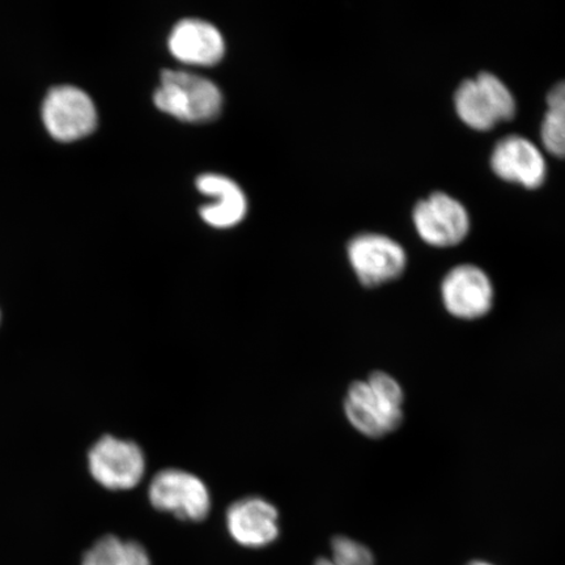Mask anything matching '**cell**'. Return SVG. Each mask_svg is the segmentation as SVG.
I'll list each match as a JSON object with an SVG mask.
<instances>
[{
    "mask_svg": "<svg viewBox=\"0 0 565 565\" xmlns=\"http://www.w3.org/2000/svg\"><path fill=\"white\" fill-rule=\"evenodd\" d=\"M405 392L392 374L374 371L365 381L351 384L344 414L351 426L370 439L395 433L405 420Z\"/></svg>",
    "mask_w": 565,
    "mask_h": 565,
    "instance_id": "6da1fadb",
    "label": "cell"
},
{
    "mask_svg": "<svg viewBox=\"0 0 565 565\" xmlns=\"http://www.w3.org/2000/svg\"><path fill=\"white\" fill-rule=\"evenodd\" d=\"M153 102L158 109L180 121L206 124L221 115L223 96L206 77L167 70L161 75Z\"/></svg>",
    "mask_w": 565,
    "mask_h": 565,
    "instance_id": "7a4b0ae2",
    "label": "cell"
},
{
    "mask_svg": "<svg viewBox=\"0 0 565 565\" xmlns=\"http://www.w3.org/2000/svg\"><path fill=\"white\" fill-rule=\"evenodd\" d=\"M455 106L461 121L478 131H489L499 122H510L515 115L512 92L491 73H480L477 79L459 84Z\"/></svg>",
    "mask_w": 565,
    "mask_h": 565,
    "instance_id": "3957f363",
    "label": "cell"
},
{
    "mask_svg": "<svg viewBox=\"0 0 565 565\" xmlns=\"http://www.w3.org/2000/svg\"><path fill=\"white\" fill-rule=\"evenodd\" d=\"M154 510L171 513L183 521L201 522L211 511V493L206 483L192 472L166 469L158 472L148 489Z\"/></svg>",
    "mask_w": 565,
    "mask_h": 565,
    "instance_id": "277c9868",
    "label": "cell"
},
{
    "mask_svg": "<svg viewBox=\"0 0 565 565\" xmlns=\"http://www.w3.org/2000/svg\"><path fill=\"white\" fill-rule=\"evenodd\" d=\"M88 468L90 476L104 489L132 490L146 475V455L137 443L104 436L89 450Z\"/></svg>",
    "mask_w": 565,
    "mask_h": 565,
    "instance_id": "5b68a950",
    "label": "cell"
},
{
    "mask_svg": "<svg viewBox=\"0 0 565 565\" xmlns=\"http://www.w3.org/2000/svg\"><path fill=\"white\" fill-rule=\"evenodd\" d=\"M348 254L353 271L366 288H376L399 279L407 266L404 247L376 233L353 237Z\"/></svg>",
    "mask_w": 565,
    "mask_h": 565,
    "instance_id": "8992f818",
    "label": "cell"
},
{
    "mask_svg": "<svg viewBox=\"0 0 565 565\" xmlns=\"http://www.w3.org/2000/svg\"><path fill=\"white\" fill-rule=\"evenodd\" d=\"M441 300L451 317L462 321L480 320L493 308L492 281L478 266H456L443 279Z\"/></svg>",
    "mask_w": 565,
    "mask_h": 565,
    "instance_id": "52a82bcc",
    "label": "cell"
},
{
    "mask_svg": "<svg viewBox=\"0 0 565 565\" xmlns=\"http://www.w3.org/2000/svg\"><path fill=\"white\" fill-rule=\"evenodd\" d=\"M413 221L423 242L436 247L461 244L470 231L468 211L455 198L440 192L416 203Z\"/></svg>",
    "mask_w": 565,
    "mask_h": 565,
    "instance_id": "ba28073f",
    "label": "cell"
},
{
    "mask_svg": "<svg viewBox=\"0 0 565 565\" xmlns=\"http://www.w3.org/2000/svg\"><path fill=\"white\" fill-rule=\"evenodd\" d=\"M42 118L49 132L61 141L82 139L94 132L97 111L90 97L79 88H53L45 98Z\"/></svg>",
    "mask_w": 565,
    "mask_h": 565,
    "instance_id": "9c48e42d",
    "label": "cell"
},
{
    "mask_svg": "<svg viewBox=\"0 0 565 565\" xmlns=\"http://www.w3.org/2000/svg\"><path fill=\"white\" fill-rule=\"evenodd\" d=\"M491 168L499 179L539 189L545 183L546 160L532 141L520 136L500 139L491 154Z\"/></svg>",
    "mask_w": 565,
    "mask_h": 565,
    "instance_id": "30bf717a",
    "label": "cell"
},
{
    "mask_svg": "<svg viewBox=\"0 0 565 565\" xmlns=\"http://www.w3.org/2000/svg\"><path fill=\"white\" fill-rule=\"evenodd\" d=\"M228 533L238 545L260 548L279 536V512L270 501L258 497L233 503L225 515Z\"/></svg>",
    "mask_w": 565,
    "mask_h": 565,
    "instance_id": "8fae6325",
    "label": "cell"
},
{
    "mask_svg": "<svg viewBox=\"0 0 565 565\" xmlns=\"http://www.w3.org/2000/svg\"><path fill=\"white\" fill-rule=\"evenodd\" d=\"M169 49L186 65L214 66L225 52L223 35L207 21L188 19L173 28Z\"/></svg>",
    "mask_w": 565,
    "mask_h": 565,
    "instance_id": "7c38bea8",
    "label": "cell"
},
{
    "mask_svg": "<svg viewBox=\"0 0 565 565\" xmlns=\"http://www.w3.org/2000/svg\"><path fill=\"white\" fill-rule=\"evenodd\" d=\"M196 188L201 193L216 198V202L201 209L204 222L214 228H232L243 222L247 203L245 194L235 181L221 174L198 177Z\"/></svg>",
    "mask_w": 565,
    "mask_h": 565,
    "instance_id": "4fadbf2b",
    "label": "cell"
},
{
    "mask_svg": "<svg viewBox=\"0 0 565 565\" xmlns=\"http://www.w3.org/2000/svg\"><path fill=\"white\" fill-rule=\"evenodd\" d=\"M82 565H151V559L140 543L105 535L87 551Z\"/></svg>",
    "mask_w": 565,
    "mask_h": 565,
    "instance_id": "5bb4252c",
    "label": "cell"
},
{
    "mask_svg": "<svg viewBox=\"0 0 565 565\" xmlns=\"http://www.w3.org/2000/svg\"><path fill=\"white\" fill-rule=\"evenodd\" d=\"M542 143L557 159L565 160V118L547 110L541 126Z\"/></svg>",
    "mask_w": 565,
    "mask_h": 565,
    "instance_id": "9a60e30c",
    "label": "cell"
},
{
    "mask_svg": "<svg viewBox=\"0 0 565 565\" xmlns=\"http://www.w3.org/2000/svg\"><path fill=\"white\" fill-rule=\"evenodd\" d=\"M546 102L548 110L555 111L565 118V81L555 84L548 90Z\"/></svg>",
    "mask_w": 565,
    "mask_h": 565,
    "instance_id": "2e32d148",
    "label": "cell"
},
{
    "mask_svg": "<svg viewBox=\"0 0 565 565\" xmlns=\"http://www.w3.org/2000/svg\"><path fill=\"white\" fill-rule=\"evenodd\" d=\"M316 565H350V564L335 563L331 559H327V557H322V559L317 561Z\"/></svg>",
    "mask_w": 565,
    "mask_h": 565,
    "instance_id": "e0dca14e",
    "label": "cell"
},
{
    "mask_svg": "<svg viewBox=\"0 0 565 565\" xmlns=\"http://www.w3.org/2000/svg\"><path fill=\"white\" fill-rule=\"evenodd\" d=\"M468 565H493V564L487 563V562H482V561H477V562H471Z\"/></svg>",
    "mask_w": 565,
    "mask_h": 565,
    "instance_id": "ac0fdd59",
    "label": "cell"
}]
</instances>
